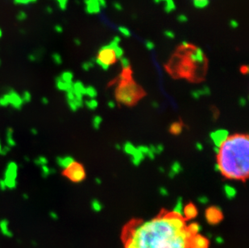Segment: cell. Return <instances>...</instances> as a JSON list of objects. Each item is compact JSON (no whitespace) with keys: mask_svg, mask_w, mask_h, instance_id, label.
<instances>
[{"mask_svg":"<svg viewBox=\"0 0 249 248\" xmlns=\"http://www.w3.org/2000/svg\"><path fill=\"white\" fill-rule=\"evenodd\" d=\"M191 236L184 218L168 214L132 227L125 248H189Z\"/></svg>","mask_w":249,"mask_h":248,"instance_id":"1","label":"cell"},{"mask_svg":"<svg viewBox=\"0 0 249 248\" xmlns=\"http://www.w3.org/2000/svg\"><path fill=\"white\" fill-rule=\"evenodd\" d=\"M249 140L247 135L229 136L219 147V172L228 179L245 180L249 172Z\"/></svg>","mask_w":249,"mask_h":248,"instance_id":"2","label":"cell"},{"mask_svg":"<svg viewBox=\"0 0 249 248\" xmlns=\"http://www.w3.org/2000/svg\"><path fill=\"white\" fill-rule=\"evenodd\" d=\"M120 78L121 81L116 90V98L121 103L132 105L144 94V92L132 79L129 65L124 66Z\"/></svg>","mask_w":249,"mask_h":248,"instance_id":"3","label":"cell"},{"mask_svg":"<svg viewBox=\"0 0 249 248\" xmlns=\"http://www.w3.org/2000/svg\"><path fill=\"white\" fill-rule=\"evenodd\" d=\"M119 54L116 51V48L113 46H106L100 48L98 52L96 61L101 67L107 69L111 65H114L118 60Z\"/></svg>","mask_w":249,"mask_h":248,"instance_id":"4","label":"cell"},{"mask_svg":"<svg viewBox=\"0 0 249 248\" xmlns=\"http://www.w3.org/2000/svg\"><path fill=\"white\" fill-rule=\"evenodd\" d=\"M64 175L73 182L78 183L85 179L86 172L82 164L75 162L71 166L64 170Z\"/></svg>","mask_w":249,"mask_h":248,"instance_id":"5","label":"cell"},{"mask_svg":"<svg viewBox=\"0 0 249 248\" xmlns=\"http://www.w3.org/2000/svg\"><path fill=\"white\" fill-rule=\"evenodd\" d=\"M223 213L220 208L212 206L206 209V218L208 223L212 225L217 224L223 219Z\"/></svg>","mask_w":249,"mask_h":248,"instance_id":"6","label":"cell"},{"mask_svg":"<svg viewBox=\"0 0 249 248\" xmlns=\"http://www.w3.org/2000/svg\"><path fill=\"white\" fill-rule=\"evenodd\" d=\"M210 139L212 140L213 143L215 144V147H220L223 144L229 137V132L227 130L219 129L215 132H213L210 133Z\"/></svg>","mask_w":249,"mask_h":248,"instance_id":"7","label":"cell"},{"mask_svg":"<svg viewBox=\"0 0 249 248\" xmlns=\"http://www.w3.org/2000/svg\"><path fill=\"white\" fill-rule=\"evenodd\" d=\"M209 242L206 237L200 235H192L189 241L190 248H208Z\"/></svg>","mask_w":249,"mask_h":248,"instance_id":"8","label":"cell"},{"mask_svg":"<svg viewBox=\"0 0 249 248\" xmlns=\"http://www.w3.org/2000/svg\"><path fill=\"white\" fill-rule=\"evenodd\" d=\"M8 96H9V101H10V105L12 106L15 109H20L21 106H23V101H22L21 96L19 93H17L14 90H10L8 92Z\"/></svg>","mask_w":249,"mask_h":248,"instance_id":"9","label":"cell"},{"mask_svg":"<svg viewBox=\"0 0 249 248\" xmlns=\"http://www.w3.org/2000/svg\"><path fill=\"white\" fill-rule=\"evenodd\" d=\"M17 164L14 162H10L5 172V180H15L17 177Z\"/></svg>","mask_w":249,"mask_h":248,"instance_id":"10","label":"cell"},{"mask_svg":"<svg viewBox=\"0 0 249 248\" xmlns=\"http://www.w3.org/2000/svg\"><path fill=\"white\" fill-rule=\"evenodd\" d=\"M75 163V160L72 156L70 155H67V156H64V157H61V156H58L56 158V164H58L59 167L64 168V169H66L69 167H70L72 164H74Z\"/></svg>","mask_w":249,"mask_h":248,"instance_id":"11","label":"cell"},{"mask_svg":"<svg viewBox=\"0 0 249 248\" xmlns=\"http://www.w3.org/2000/svg\"><path fill=\"white\" fill-rule=\"evenodd\" d=\"M197 214V209L193 204H188L183 209V216L187 219H193Z\"/></svg>","mask_w":249,"mask_h":248,"instance_id":"12","label":"cell"},{"mask_svg":"<svg viewBox=\"0 0 249 248\" xmlns=\"http://www.w3.org/2000/svg\"><path fill=\"white\" fill-rule=\"evenodd\" d=\"M0 231L3 236L5 237L11 238L13 236V234L10 230H9V223L8 221L6 219H2L0 221Z\"/></svg>","mask_w":249,"mask_h":248,"instance_id":"13","label":"cell"},{"mask_svg":"<svg viewBox=\"0 0 249 248\" xmlns=\"http://www.w3.org/2000/svg\"><path fill=\"white\" fill-rule=\"evenodd\" d=\"M56 87L59 90L61 91H67L70 90L73 88V84H68V83H65L63 81H61V79L60 78V77H57L56 78Z\"/></svg>","mask_w":249,"mask_h":248,"instance_id":"14","label":"cell"},{"mask_svg":"<svg viewBox=\"0 0 249 248\" xmlns=\"http://www.w3.org/2000/svg\"><path fill=\"white\" fill-rule=\"evenodd\" d=\"M183 209H184L183 202H182V198L179 197L178 200V202H177L176 205L173 208L172 214L176 216H178V217H181V218H183Z\"/></svg>","mask_w":249,"mask_h":248,"instance_id":"15","label":"cell"},{"mask_svg":"<svg viewBox=\"0 0 249 248\" xmlns=\"http://www.w3.org/2000/svg\"><path fill=\"white\" fill-rule=\"evenodd\" d=\"M144 157H145V155H144L136 147V151H135V153L132 155V161L133 164L137 166V165L140 164L141 161L144 159Z\"/></svg>","mask_w":249,"mask_h":248,"instance_id":"16","label":"cell"},{"mask_svg":"<svg viewBox=\"0 0 249 248\" xmlns=\"http://www.w3.org/2000/svg\"><path fill=\"white\" fill-rule=\"evenodd\" d=\"M223 189H224V193H225L226 196H227V197L228 199H233L236 196L237 191H236V189L233 186L229 185H226L224 186Z\"/></svg>","mask_w":249,"mask_h":248,"instance_id":"17","label":"cell"},{"mask_svg":"<svg viewBox=\"0 0 249 248\" xmlns=\"http://www.w3.org/2000/svg\"><path fill=\"white\" fill-rule=\"evenodd\" d=\"M182 166H181V164L178 163V162H175V163H173V164H172V167H171V170H170V172H169V177H171V178H173V177H174L177 174H178V173H180L181 172H182Z\"/></svg>","mask_w":249,"mask_h":248,"instance_id":"18","label":"cell"},{"mask_svg":"<svg viewBox=\"0 0 249 248\" xmlns=\"http://www.w3.org/2000/svg\"><path fill=\"white\" fill-rule=\"evenodd\" d=\"M186 229L191 235H196L199 234L201 231V226L198 223L193 222V223H191L188 227H186Z\"/></svg>","mask_w":249,"mask_h":248,"instance_id":"19","label":"cell"},{"mask_svg":"<svg viewBox=\"0 0 249 248\" xmlns=\"http://www.w3.org/2000/svg\"><path fill=\"white\" fill-rule=\"evenodd\" d=\"M60 78L61 79V81H63L65 83H68V84H73V74L71 72L69 71H65L63 72L62 74H61V76H59Z\"/></svg>","mask_w":249,"mask_h":248,"instance_id":"20","label":"cell"},{"mask_svg":"<svg viewBox=\"0 0 249 248\" xmlns=\"http://www.w3.org/2000/svg\"><path fill=\"white\" fill-rule=\"evenodd\" d=\"M7 143L10 147L15 146V141L13 139V130L11 128H8L7 131Z\"/></svg>","mask_w":249,"mask_h":248,"instance_id":"21","label":"cell"},{"mask_svg":"<svg viewBox=\"0 0 249 248\" xmlns=\"http://www.w3.org/2000/svg\"><path fill=\"white\" fill-rule=\"evenodd\" d=\"M182 131V125L180 123H173L170 126V132L174 135H179Z\"/></svg>","mask_w":249,"mask_h":248,"instance_id":"22","label":"cell"},{"mask_svg":"<svg viewBox=\"0 0 249 248\" xmlns=\"http://www.w3.org/2000/svg\"><path fill=\"white\" fill-rule=\"evenodd\" d=\"M55 173H56V170H55L54 168H49L47 165L41 166V174L44 178H46L49 175L53 174Z\"/></svg>","mask_w":249,"mask_h":248,"instance_id":"23","label":"cell"},{"mask_svg":"<svg viewBox=\"0 0 249 248\" xmlns=\"http://www.w3.org/2000/svg\"><path fill=\"white\" fill-rule=\"evenodd\" d=\"M124 150L126 153L128 154V155H130L131 156H132V155L135 153V151H136V147H134V146H133L132 143H126L124 146Z\"/></svg>","mask_w":249,"mask_h":248,"instance_id":"24","label":"cell"},{"mask_svg":"<svg viewBox=\"0 0 249 248\" xmlns=\"http://www.w3.org/2000/svg\"><path fill=\"white\" fill-rule=\"evenodd\" d=\"M85 95H87L88 97H90V99H94V97L97 96V92H96L95 89L93 88V87L89 86L86 88Z\"/></svg>","mask_w":249,"mask_h":248,"instance_id":"25","label":"cell"},{"mask_svg":"<svg viewBox=\"0 0 249 248\" xmlns=\"http://www.w3.org/2000/svg\"><path fill=\"white\" fill-rule=\"evenodd\" d=\"M9 105H10V101H9L8 93H5L0 97V106L6 107Z\"/></svg>","mask_w":249,"mask_h":248,"instance_id":"26","label":"cell"},{"mask_svg":"<svg viewBox=\"0 0 249 248\" xmlns=\"http://www.w3.org/2000/svg\"><path fill=\"white\" fill-rule=\"evenodd\" d=\"M85 104L90 110H95L98 107V101L95 99H90L85 101Z\"/></svg>","mask_w":249,"mask_h":248,"instance_id":"27","label":"cell"},{"mask_svg":"<svg viewBox=\"0 0 249 248\" xmlns=\"http://www.w3.org/2000/svg\"><path fill=\"white\" fill-rule=\"evenodd\" d=\"M91 207H92L94 211L99 212L102 210V205L99 201H98V200H94V201H92V203H91Z\"/></svg>","mask_w":249,"mask_h":248,"instance_id":"28","label":"cell"},{"mask_svg":"<svg viewBox=\"0 0 249 248\" xmlns=\"http://www.w3.org/2000/svg\"><path fill=\"white\" fill-rule=\"evenodd\" d=\"M34 163L36 165H39V166H44V165H47L48 160L44 156H40V157H38L34 160Z\"/></svg>","mask_w":249,"mask_h":248,"instance_id":"29","label":"cell"},{"mask_svg":"<svg viewBox=\"0 0 249 248\" xmlns=\"http://www.w3.org/2000/svg\"><path fill=\"white\" fill-rule=\"evenodd\" d=\"M52 61L56 64V65H61L62 64V57L61 56V55L57 52H54L52 53Z\"/></svg>","mask_w":249,"mask_h":248,"instance_id":"30","label":"cell"},{"mask_svg":"<svg viewBox=\"0 0 249 248\" xmlns=\"http://www.w3.org/2000/svg\"><path fill=\"white\" fill-rule=\"evenodd\" d=\"M102 119L100 116H98V115H96V116L94 117V119H93L94 128L96 130L98 129L100 127V125H101V123H102Z\"/></svg>","mask_w":249,"mask_h":248,"instance_id":"31","label":"cell"},{"mask_svg":"<svg viewBox=\"0 0 249 248\" xmlns=\"http://www.w3.org/2000/svg\"><path fill=\"white\" fill-rule=\"evenodd\" d=\"M21 98L24 103H28L32 100V94L29 91H24L21 95Z\"/></svg>","mask_w":249,"mask_h":248,"instance_id":"32","label":"cell"},{"mask_svg":"<svg viewBox=\"0 0 249 248\" xmlns=\"http://www.w3.org/2000/svg\"><path fill=\"white\" fill-rule=\"evenodd\" d=\"M27 18H28V14L26 13V11H20L16 15V20L20 22L26 20Z\"/></svg>","mask_w":249,"mask_h":248,"instance_id":"33","label":"cell"},{"mask_svg":"<svg viewBox=\"0 0 249 248\" xmlns=\"http://www.w3.org/2000/svg\"><path fill=\"white\" fill-rule=\"evenodd\" d=\"M15 5H28L30 3H35L37 0H13Z\"/></svg>","mask_w":249,"mask_h":248,"instance_id":"34","label":"cell"},{"mask_svg":"<svg viewBox=\"0 0 249 248\" xmlns=\"http://www.w3.org/2000/svg\"><path fill=\"white\" fill-rule=\"evenodd\" d=\"M58 2V6L61 10H65L67 6V1L68 0H56Z\"/></svg>","mask_w":249,"mask_h":248,"instance_id":"35","label":"cell"},{"mask_svg":"<svg viewBox=\"0 0 249 248\" xmlns=\"http://www.w3.org/2000/svg\"><path fill=\"white\" fill-rule=\"evenodd\" d=\"M11 151V147H8V146H5L3 148H1V150H0V154H2V155H7V153H8L9 151Z\"/></svg>","mask_w":249,"mask_h":248,"instance_id":"36","label":"cell"},{"mask_svg":"<svg viewBox=\"0 0 249 248\" xmlns=\"http://www.w3.org/2000/svg\"><path fill=\"white\" fill-rule=\"evenodd\" d=\"M28 60H29V61H31V62H35V61H36L37 56H36L35 54L30 53V54H28Z\"/></svg>","mask_w":249,"mask_h":248,"instance_id":"37","label":"cell"},{"mask_svg":"<svg viewBox=\"0 0 249 248\" xmlns=\"http://www.w3.org/2000/svg\"><path fill=\"white\" fill-rule=\"evenodd\" d=\"M197 200H198V201H199V202L201 203V204H206V203L208 202V201H209V200H208V198L206 197V196H200V197H198V199H197Z\"/></svg>","mask_w":249,"mask_h":248,"instance_id":"38","label":"cell"},{"mask_svg":"<svg viewBox=\"0 0 249 248\" xmlns=\"http://www.w3.org/2000/svg\"><path fill=\"white\" fill-rule=\"evenodd\" d=\"M49 217L52 218V219H53V220H57V219H58V215H57V214L54 211L50 212Z\"/></svg>","mask_w":249,"mask_h":248,"instance_id":"39","label":"cell"},{"mask_svg":"<svg viewBox=\"0 0 249 248\" xmlns=\"http://www.w3.org/2000/svg\"><path fill=\"white\" fill-rule=\"evenodd\" d=\"M7 189V186H6V184H5V181L3 179L0 180V189L4 191Z\"/></svg>","mask_w":249,"mask_h":248,"instance_id":"40","label":"cell"},{"mask_svg":"<svg viewBox=\"0 0 249 248\" xmlns=\"http://www.w3.org/2000/svg\"><path fill=\"white\" fill-rule=\"evenodd\" d=\"M155 147H156V154H159V153H160V152H162V151L164 150V147H163V146L161 144H159V145H157V146H155Z\"/></svg>","mask_w":249,"mask_h":248,"instance_id":"41","label":"cell"},{"mask_svg":"<svg viewBox=\"0 0 249 248\" xmlns=\"http://www.w3.org/2000/svg\"><path fill=\"white\" fill-rule=\"evenodd\" d=\"M54 30H55V32H56L61 33L63 32V28H62V27L61 26V25L57 24V25H56V26L54 27Z\"/></svg>","mask_w":249,"mask_h":248,"instance_id":"42","label":"cell"},{"mask_svg":"<svg viewBox=\"0 0 249 248\" xmlns=\"http://www.w3.org/2000/svg\"><path fill=\"white\" fill-rule=\"evenodd\" d=\"M160 193L162 196H168V191H167V189L165 188H160Z\"/></svg>","mask_w":249,"mask_h":248,"instance_id":"43","label":"cell"},{"mask_svg":"<svg viewBox=\"0 0 249 248\" xmlns=\"http://www.w3.org/2000/svg\"><path fill=\"white\" fill-rule=\"evenodd\" d=\"M45 11L48 14H52V12H53V9H52V7H49V6H48V7H46Z\"/></svg>","mask_w":249,"mask_h":248,"instance_id":"44","label":"cell"},{"mask_svg":"<svg viewBox=\"0 0 249 248\" xmlns=\"http://www.w3.org/2000/svg\"><path fill=\"white\" fill-rule=\"evenodd\" d=\"M41 102L44 104V105H48V102H49V101H48V99L47 98V97H44L41 98Z\"/></svg>","mask_w":249,"mask_h":248,"instance_id":"45","label":"cell"},{"mask_svg":"<svg viewBox=\"0 0 249 248\" xmlns=\"http://www.w3.org/2000/svg\"><path fill=\"white\" fill-rule=\"evenodd\" d=\"M107 106H108L110 108H114L115 106V104L114 101H109L108 104H107Z\"/></svg>","mask_w":249,"mask_h":248,"instance_id":"46","label":"cell"},{"mask_svg":"<svg viewBox=\"0 0 249 248\" xmlns=\"http://www.w3.org/2000/svg\"><path fill=\"white\" fill-rule=\"evenodd\" d=\"M216 242L218 243H223V238L221 237H218L216 238Z\"/></svg>","mask_w":249,"mask_h":248,"instance_id":"47","label":"cell"},{"mask_svg":"<svg viewBox=\"0 0 249 248\" xmlns=\"http://www.w3.org/2000/svg\"><path fill=\"white\" fill-rule=\"evenodd\" d=\"M196 147H197V149L198 150V151H201V150H202V148H203V147H202V146H201V143H199L196 144Z\"/></svg>","mask_w":249,"mask_h":248,"instance_id":"48","label":"cell"},{"mask_svg":"<svg viewBox=\"0 0 249 248\" xmlns=\"http://www.w3.org/2000/svg\"><path fill=\"white\" fill-rule=\"evenodd\" d=\"M31 133L36 135H37L38 132H37V130L36 129V128H32V129H31Z\"/></svg>","mask_w":249,"mask_h":248,"instance_id":"49","label":"cell"},{"mask_svg":"<svg viewBox=\"0 0 249 248\" xmlns=\"http://www.w3.org/2000/svg\"><path fill=\"white\" fill-rule=\"evenodd\" d=\"M245 104H246V101H245L244 98H241V99H240V106H244Z\"/></svg>","mask_w":249,"mask_h":248,"instance_id":"50","label":"cell"},{"mask_svg":"<svg viewBox=\"0 0 249 248\" xmlns=\"http://www.w3.org/2000/svg\"><path fill=\"white\" fill-rule=\"evenodd\" d=\"M207 0H194V2H198V3H202L204 2H206Z\"/></svg>","mask_w":249,"mask_h":248,"instance_id":"51","label":"cell"},{"mask_svg":"<svg viewBox=\"0 0 249 248\" xmlns=\"http://www.w3.org/2000/svg\"><path fill=\"white\" fill-rule=\"evenodd\" d=\"M95 181H96V183H97L98 185H100V184H101V182H102V181H101L100 179H98V178H96Z\"/></svg>","mask_w":249,"mask_h":248,"instance_id":"52","label":"cell"},{"mask_svg":"<svg viewBox=\"0 0 249 248\" xmlns=\"http://www.w3.org/2000/svg\"><path fill=\"white\" fill-rule=\"evenodd\" d=\"M23 197H24V199H28V194H26V193H24V194H23Z\"/></svg>","mask_w":249,"mask_h":248,"instance_id":"53","label":"cell"},{"mask_svg":"<svg viewBox=\"0 0 249 248\" xmlns=\"http://www.w3.org/2000/svg\"><path fill=\"white\" fill-rule=\"evenodd\" d=\"M2 36V29L0 28V38H1Z\"/></svg>","mask_w":249,"mask_h":248,"instance_id":"54","label":"cell"},{"mask_svg":"<svg viewBox=\"0 0 249 248\" xmlns=\"http://www.w3.org/2000/svg\"><path fill=\"white\" fill-rule=\"evenodd\" d=\"M75 43H76L77 44H80V42H79V40H75Z\"/></svg>","mask_w":249,"mask_h":248,"instance_id":"55","label":"cell"},{"mask_svg":"<svg viewBox=\"0 0 249 248\" xmlns=\"http://www.w3.org/2000/svg\"><path fill=\"white\" fill-rule=\"evenodd\" d=\"M0 65H1V59H0Z\"/></svg>","mask_w":249,"mask_h":248,"instance_id":"56","label":"cell"},{"mask_svg":"<svg viewBox=\"0 0 249 248\" xmlns=\"http://www.w3.org/2000/svg\"><path fill=\"white\" fill-rule=\"evenodd\" d=\"M1 148H2V147H1V145H0V150H1Z\"/></svg>","mask_w":249,"mask_h":248,"instance_id":"57","label":"cell"}]
</instances>
